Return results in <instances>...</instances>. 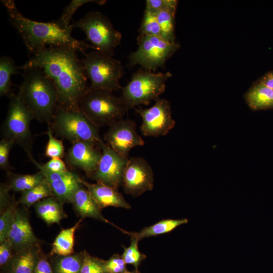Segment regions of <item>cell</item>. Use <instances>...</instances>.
Listing matches in <instances>:
<instances>
[{
	"label": "cell",
	"instance_id": "1",
	"mask_svg": "<svg viewBox=\"0 0 273 273\" xmlns=\"http://www.w3.org/2000/svg\"><path fill=\"white\" fill-rule=\"evenodd\" d=\"M40 68L57 90L58 104L79 109V102L89 89L87 77L77 51L66 48L48 47L31 55L20 69Z\"/></svg>",
	"mask_w": 273,
	"mask_h": 273
},
{
	"label": "cell",
	"instance_id": "2",
	"mask_svg": "<svg viewBox=\"0 0 273 273\" xmlns=\"http://www.w3.org/2000/svg\"><path fill=\"white\" fill-rule=\"evenodd\" d=\"M1 3L7 10L10 23L21 36L30 56L48 47L66 48L83 54L90 48L85 40H78L72 35V27L64 29L56 21L31 20L19 12L14 1L3 0Z\"/></svg>",
	"mask_w": 273,
	"mask_h": 273
},
{
	"label": "cell",
	"instance_id": "3",
	"mask_svg": "<svg viewBox=\"0 0 273 273\" xmlns=\"http://www.w3.org/2000/svg\"><path fill=\"white\" fill-rule=\"evenodd\" d=\"M22 70L23 80L18 93L34 119L50 124L58 104V95L53 83L39 68Z\"/></svg>",
	"mask_w": 273,
	"mask_h": 273
},
{
	"label": "cell",
	"instance_id": "4",
	"mask_svg": "<svg viewBox=\"0 0 273 273\" xmlns=\"http://www.w3.org/2000/svg\"><path fill=\"white\" fill-rule=\"evenodd\" d=\"M49 125L56 134L72 144L89 141L100 149L106 144L99 134V128L94 125L79 109H69L58 104Z\"/></svg>",
	"mask_w": 273,
	"mask_h": 273
},
{
	"label": "cell",
	"instance_id": "5",
	"mask_svg": "<svg viewBox=\"0 0 273 273\" xmlns=\"http://www.w3.org/2000/svg\"><path fill=\"white\" fill-rule=\"evenodd\" d=\"M79 107L99 128L109 126L123 119L129 110L122 99L115 96L113 92L89 87L80 99Z\"/></svg>",
	"mask_w": 273,
	"mask_h": 273
},
{
	"label": "cell",
	"instance_id": "6",
	"mask_svg": "<svg viewBox=\"0 0 273 273\" xmlns=\"http://www.w3.org/2000/svg\"><path fill=\"white\" fill-rule=\"evenodd\" d=\"M71 25L73 29L79 28L85 33V40L94 51L112 56L115 49L120 44L122 34L100 12H89Z\"/></svg>",
	"mask_w": 273,
	"mask_h": 273
},
{
	"label": "cell",
	"instance_id": "7",
	"mask_svg": "<svg viewBox=\"0 0 273 273\" xmlns=\"http://www.w3.org/2000/svg\"><path fill=\"white\" fill-rule=\"evenodd\" d=\"M169 72L155 73L140 69L134 72L128 83L121 88V98L129 109L141 105H148L158 99L171 77Z\"/></svg>",
	"mask_w": 273,
	"mask_h": 273
},
{
	"label": "cell",
	"instance_id": "8",
	"mask_svg": "<svg viewBox=\"0 0 273 273\" xmlns=\"http://www.w3.org/2000/svg\"><path fill=\"white\" fill-rule=\"evenodd\" d=\"M8 98L7 114L2 127L3 139L20 146L30 159L33 157L31 154L33 136L30 124L34 119V116L18 92L11 94Z\"/></svg>",
	"mask_w": 273,
	"mask_h": 273
},
{
	"label": "cell",
	"instance_id": "9",
	"mask_svg": "<svg viewBox=\"0 0 273 273\" xmlns=\"http://www.w3.org/2000/svg\"><path fill=\"white\" fill-rule=\"evenodd\" d=\"M81 60L91 82L89 88L112 92L121 89L120 80L124 68L120 61L94 50L84 54Z\"/></svg>",
	"mask_w": 273,
	"mask_h": 273
},
{
	"label": "cell",
	"instance_id": "10",
	"mask_svg": "<svg viewBox=\"0 0 273 273\" xmlns=\"http://www.w3.org/2000/svg\"><path fill=\"white\" fill-rule=\"evenodd\" d=\"M136 41L138 47L129 56V66L140 65L142 69L152 72L163 67L179 48L175 42L158 36L139 34Z\"/></svg>",
	"mask_w": 273,
	"mask_h": 273
},
{
	"label": "cell",
	"instance_id": "11",
	"mask_svg": "<svg viewBox=\"0 0 273 273\" xmlns=\"http://www.w3.org/2000/svg\"><path fill=\"white\" fill-rule=\"evenodd\" d=\"M135 111L142 119L140 130L145 136L166 135L175 126L169 102L159 98L154 105L146 109L138 108Z\"/></svg>",
	"mask_w": 273,
	"mask_h": 273
},
{
	"label": "cell",
	"instance_id": "12",
	"mask_svg": "<svg viewBox=\"0 0 273 273\" xmlns=\"http://www.w3.org/2000/svg\"><path fill=\"white\" fill-rule=\"evenodd\" d=\"M122 186L123 191L133 197L153 190L154 173L147 160L142 157H129L125 168Z\"/></svg>",
	"mask_w": 273,
	"mask_h": 273
},
{
	"label": "cell",
	"instance_id": "13",
	"mask_svg": "<svg viewBox=\"0 0 273 273\" xmlns=\"http://www.w3.org/2000/svg\"><path fill=\"white\" fill-rule=\"evenodd\" d=\"M132 120L122 119L109 126L104 135L105 143L120 155L129 158L130 150L145 142L138 133Z\"/></svg>",
	"mask_w": 273,
	"mask_h": 273
},
{
	"label": "cell",
	"instance_id": "14",
	"mask_svg": "<svg viewBox=\"0 0 273 273\" xmlns=\"http://www.w3.org/2000/svg\"><path fill=\"white\" fill-rule=\"evenodd\" d=\"M102 156L97 168L90 177L118 190L122 185L124 171L129 158L123 157L107 144L101 148Z\"/></svg>",
	"mask_w": 273,
	"mask_h": 273
},
{
	"label": "cell",
	"instance_id": "15",
	"mask_svg": "<svg viewBox=\"0 0 273 273\" xmlns=\"http://www.w3.org/2000/svg\"><path fill=\"white\" fill-rule=\"evenodd\" d=\"M30 161L44 175L51 187L54 196L62 203H72L76 190L82 185L80 176L71 171L53 172L43 168L33 157Z\"/></svg>",
	"mask_w": 273,
	"mask_h": 273
},
{
	"label": "cell",
	"instance_id": "16",
	"mask_svg": "<svg viewBox=\"0 0 273 273\" xmlns=\"http://www.w3.org/2000/svg\"><path fill=\"white\" fill-rule=\"evenodd\" d=\"M102 154L96 144L79 141L72 144L65 154V159L70 165L83 170L90 178L97 168Z\"/></svg>",
	"mask_w": 273,
	"mask_h": 273
},
{
	"label": "cell",
	"instance_id": "17",
	"mask_svg": "<svg viewBox=\"0 0 273 273\" xmlns=\"http://www.w3.org/2000/svg\"><path fill=\"white\" fill-rule=\"evenodd\" d=\"M28 218L25 210L17 208L13 222L7 238L15 252L40 244Z\"/></svg>",
	"mask_w": 273,
	"mask_h": 273
},
{
	"label": "cell",
	"instance_id": "18",
	"mask_svg": "<svg viewBox=\"0 0 273 273\" xmlns=\"http://www.w3.org/2000/svg\"><path fill=\"white\" fill-rule=\"evenodd\" d=\"M79 180L101 209L110 206L127 209L131 208L130 205L117 190L100 183H89L80 177Z\"/></svg>",
	"mask_w": 273,
	"mask_h": 273
},
{
	"label": "cell",
	"instance_id": "19",
	"mask_svg": "<svg viewBox=\"0 0 273 273\" xmlns=\"http://www.w3.org/2000/svg\"><path fill=\"white\" fill-rule=\"evenodd\" d=\"M41 254L40 244L16 252L2 273H33Z\"/></svg>",
	"mask_w": 273,
	"mask_h": 273
},
{
	"label": "cell",
	"instance_id": "20",
	"mask_svg": "<svg viewBox=\"0 0 273 273\" xmlns=\"http://www.w3.org/2000/svg\"><path fill=\"white\" fill-rule=\"evenodd\" d=\"M71 203L81 218H93L114 225L102 215V209L83 185L76 190Z\"/></svg>",
	"mask_w": 273,
	"mask_h": 273
},
{
	"label": "cell",
	"instance_id": "21",
	"mask_svg": "<svg viewBox=\"0 0 273 273\" xmlns=\"http://www.w3.org/2000/svg\"><path fill=\"white\" fill-rule=\"evenodd\" d=\"M63 203L54 196L44 198L34 205L37 215L47 224H59L67 217Z\"/></svg>",
	"mask_w": 273,
	"mask_h": 273
},
{
	"label": "cell",
	"instance_id": "22",
	"mask_svg": "<svg viewBox=\"0 0 273 273\" xmlns=\"http://www.w3.org/2000/svg\"><path fill=\"white\" fill-rule=\"evenodd\" d=\"M82 219H79L73 226L63 229L59 233L52 244V255L65 256L74 253L75 233Z\"/></svg>",
	"mask_w": 273,
	"mask_h": 273
},
{
	"label": "cell",
	"instance_id": "23",
	"mask_svg": "<svg viewBox=\"0 0 273 273\" xmlns=\"http://www.w3.org/2000/svg\"><path fill=\"white\" fill-rule=\"evenodd\" d=\"M8 174L9 182L7 185L10 190L14 192L23 193L46 180L43 174L39 171L31 174L15 173L11 171Z\"/></svg>",
	"mask_w": 273,
	"mask_h": 273
},
{
	"label": "cell",
	"instance_id": "24",
	"mask_svg": "<svg viewBox=\"0 0 273 273\" xmlns=\"http://www.w3.org/2000/svg\"><path fill=\"white\" fill-rule=\"evenodd\" d=\"M20 67L17 66L14 60L7 56L0 58V96L9 97L11 94L12 76L19 72Z\"/></svg>",
	"mask_w": 273,
	"mask_h": 273
},
{
	"label": "cell",
	"instance_id": "25",
	"mask_svg": "<svg viewBox=\"0 0 273 273\" xmlns=\"http://www.w3.org/2000/svg\"><path fill=\"white\" fill-rule=\"evenodd\" d=\"M186 218L180 219H164L152 225L146 227L136 233L126 232L131 236H134L139 240L152 236H156L170 232L177 226L187 223Z\"/></svg>",
	"mask_w": 273,
	"mask_h": 273
},
{
	"label": "cell",
	"instance_id": "26",
	"mask_svg": "<svg viewBox=\"0 0 273 273\" xmlns=\"http://www.w3.org/2000/svg\"><path fill=\"white\" fill-rule=\"evenodd\" d=\"M246 100L250 107L254 109L273 106V89L261 82L253 86L247 93Z\"/></svg>",
	"mask_w": 273,
	"mask_h": 273
},
{
	"label": "cell",
	"instance_id": "27",
	"mask_svg": "<svg viewBox=\"0 0 273 273\" xmlns=\"http://www.w3.org/2000/svg\"><path fill=\"white\" fill-rule=\"evenodd\" d=\"M83 252L57 257L52 265L54 273H80Z\"/></svg>",
	"mask_w": 273,
	"mask_h": 273
},
{
	"label": "cell",
	"instance_id": "28",
	"mask_svg": "<svg viewBox=\"0 0 273 273\" xmlns=\"http://www.w3.org/2000/svg\"><path fill=\"white\" fill-rule=\"evenodd\" d=\"M52 196H54V194L46 180L36 187L22 193L19 203L29 207L41 200Z\"/></svg>",
	"mask_w": 273,
	"mask_h": 273
},
{
	"label": "cell",
	"instance_id": "29",
	"mask_svg": "<svg viewBox=\"0 0 273 273\" xmlns=\"http://www.w3.org/2000/svg\"><path fill=\"white\" fill-rule=\"evenodd\" d=\"M106 2L107 1L104 0H72L68 5L64 7L61 16L56 21L62 28L64 29L70 28L72 27L70 21L72 17L75 12L80 7L90 3L102 5Z\"/></svg>",
	"mask_w": 273,
	"mask_h": 273
},
{
	"label": "cell",
	"instance_id": "30",
	"mask_svg": "<svg viewBox=\"0 0 273 273\" xmlns=\"http://www.w3.org/2000/svg\"><path fill=\"white\" fill-rule=\"evenodd\" d=\"M159 24L161 37L170 42H175L174 11H163L155 13Z\"/></svg>",
	"mask_w": 273,
	"mask_h": 273
},
{
	"label": "cell",
	"instance_id": "31",
	"mask_svg": "<svg viewBox=\"0 0 273 273\" xmlns=\"http://www.w3.org/2000/svg\"><path fill=\"white\" fill-rule=\"evenodd\" d=\"M131 242L127 247H123L124 251L121 257L125 263L132 265L135 270L138 271V267L142 260L145 259L146 256L142 253L138 247V242L140 241L134 236H131Z\"/></svg>",
	"mask_w": 273,
	"mask_h": 273
},
{
	"label": "cell",
	"instance_id": "32",
	"mask_svg": "<svg viewBox=\"0 0 273 273\" xmlns=\"http://www.w3.org/2000/svg\"><path fill=\"white\" fill-rule=\"evenodd\" d=\"M139 34L161 37V29L155 13L145 10Z\"/></svg>",
	"mask_w": 273,
	"mask_h": 273
},
{
	"label": "cell",
	"instance_id": "33",
	"mask_svg": "<svg viewBox=\"0 0 273 273\" xmlns=\"http://www.w3.org/2000/svg\"><path fill=\"white\" fill-rule=\"evenodd\" d=\"M46 133L48 136V141L44 152L46 156L50 158H62L65 156L62 141L54 136L53 131L49 124H48V128Z\"/></svg>",
	"mask_w": 273,
	"mask_h": 273
},
{
	"label": "cell",
	"instance_id": "34",
	"mask_svg": "<svg viewBox=\"0 0 273 273\" xmlns=\"http://www.w3.org/2000/svg\"><path fill=\"white\" fill-rule=\"evenodd\" d=\"M17 208V203L14 200L9 206L1 213L0 243L7 239L14 219Z\"/></svg>",
	"mask_w": 273,
	"mask_h": 273
},
{
	"label": "cell",
	"instance_id": "35",
	"mask_svg": "<svg viewBox=\"0 0 273 273\" xmlns=\"http://www.w3.org/2000/svg\"><path fill=\"white\" fill-rule=\"evenodd\" d=\"M104 260L83 252V259L80 273H106L104 269Z\"/></svg>",
	"mask_w": 273,
	"mask_h": 273
},
{
	"label": "cell",
	"instance_id": "36",
	"mask_svg": "<svg viewBox=\"0 0 273 273\" xmlns=\"http://www.w3.org/2000/svg\"><path fill=\"white\" fill-rule=\"evenodd\" d=\"M177 4L175 0H147L145 10L154 13L163 11L175 12Z\"/></svg>",
	"mask_w": 273,
	"mask_h": 273
},
{
	"label": "cell",
	"instance_id": "37",
	"mask_svg": "<svg viewBox=\"0 0 273 273\" xmlns=\"http://www.w3.org/2000/svg\"><path fill=\"white\" fill-rule=\"evenodd\" d=\"M126 265L121 256L114 254L108 260H104V269L106 273H127L129 271Z\"/></svg>",
	"mask_w": 273,
	"mask_h": 273
},
{
	"label": "cell",
	"instance_id": "38",
	"mask_svg": "<svg viewBox=\"0 0 273 273\" xmlns=\"http://www.w3.org/2000/svg\"><path fill=\"white\" fill-rule=\"evenodd\" d=\"M14 145L13 142L5 139H2L0 142V168L7 173L13 169L9 158L11 150Z\"/></svg>",
	"mask_w": 273,
	"mask_h": 273
},
{
	"label": "cell",
	"instance_id": "39",
	"mask_svg": "<svg viewBox=\"0 0 273 273\" xmlns=\"http://www.w3.org/2000/svg\"><path fill=\"white\" fill-rule=\"evenodd\" d=\"M14 254L12 244L9 240L6 239L0 243V266L2 269L8 264Z\"/></svg>",
	"mask_w": 273,
	"mask_h": 273
},
{
	"label": "cell",
	"instance_id": "40",
	"mask_svg": "<svg viewBox=\"0 0 273 273\" xmlns=\"http://www.w3.org/2000/svg\"><path fill=\"white\" fill-rule=\"evenodd\" d=\"M41 165L45 169L53 172H64L68 171L65 162L61 158H51L49 161Z\"/></svg>",
	"mask_w": 273,
	"mask_h": 273
},
{
	"label": "cell",
	"instance_id": "41",
	"mask_svg": "<svg viewBox=\"0 0 273 273\" xmlns=\"http://www.w3.org/2000/svg\"><path fill=\"white\" fill-rule=\"evenodd\" d=\"M11 191L9 186L1 183L0 186V210L1 213L5 210L12 203L14 199L10 194Z\"/></svg>",
	"mask_w": 273,
	"mask_h": 273
},
{
	"label": "cell",
	"instance_id": "42",
	"mask_svg": "<svg viewBox=\"0 0 273 273\" xmlns=\"http://www.w3.org/2000/svg\"><path fill=\"white\" fill-rule=\"evenodd\" d=\"M33 273H54L52 265L47 257L41 255Z\"/></svg>",
	"mask_w": 273,
	"mask_h": 273
},
{
	"label": "cell",
	"instance_id": "43",
	"mask_svg": "<svg viewBox=\"0 0 273 273\" xmlns=\"http://www.w3.org/2000/svg\"><path fill=\"white\" fill-rule=\"evenodd\" d=\"M261 83L265 86L273 89V73L266 75L263 79Z\"/></svg>",
	"mask_w": 273,
	"mask_h": 273
},
{
	"label": "cell",
	"instance_id": "44",
	"mask_svg": "<svg viewBox=\"0 0 273 273\" xmlns=\"http://www.w3.org/2000/svg\"><path fill=\"white\" fill-rule=\"evenodd\" d=\"M127 273H140V272L139 271V270L138 271V270H135L134 271H132V272L129 271Z\"/></svg>",
	"mask_w": 273,
	"mask_h": 273
}]
</instances>
